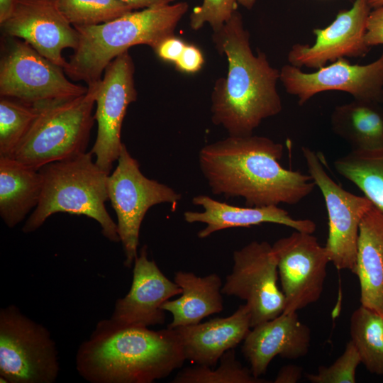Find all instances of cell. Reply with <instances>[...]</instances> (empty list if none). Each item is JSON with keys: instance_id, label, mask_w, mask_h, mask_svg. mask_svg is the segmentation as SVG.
Returning <instances> with one entry per match:
<instances>
[{"instance_id": "1", "label": "cell", "mask_w": 383, "mask_h": 383, "mask_svg": "<svg viewBox=\"0 0 383 383\" xmlns=\"http://www.w3.org/2000/svg\"><path fill=\"white\" fill-rule=\"evenodd\" d=\"M284 145L254 135L233 137L204 146L200 170L213 194L242 197L246 206L294 205L316 186L309 174L283 167Z\"/></svg>"}, {"instance_id": "2", "label": "cell", "mask_w": 383, "mask_h": 383, "mask_svg": "<svg viewBox=\"0 0 383 383\" xmlns=\"http://www.w3.org/2000/svg\"><path fill=\"white\" fill-rule=\"evenodd\" d=\"M212 39L218 53L227 57L228 72L214 84L211 121L229 136L251 135L265 119L282 110L277 87L279 70L270 65L263 52L253 53L250 33L238 11L213 32Z\"/></svg>"}, {"instance_id": "3", "label": "cell", "mask_w": 383, "mask_h": 383, "mask_svg": "<svg viewBox=\"0 0 383 383\" xmlns=\"http://www.w3.org/2000/svg\"><path fill=\"white\" fill-rule=\"evenodd\" d=\"M186 360L175 328L97 323L79 345L76 370L91 383H152L169 376Z\"/></svg>"}, {"instance_id": "4", "label": "cell", "mask_w": 383, "mask_h": 383, "mask_svg": "<svg viewBox=\"0 0 383 383\" xmlns=\"http://www.w3.org/2000/svg\"><path fill=\"white\" fill-rule=\"evenodd\" d=\"M189 9L185 1L132 11L111 21L76 26L79 43L64 68L73 81L87 86L100 80L108 65L136 45L153 49L175 29Z\"/></svg>"}, {"instance_id": "5", "label": "cell", "mask_w": 383, "mask_h": 383, "mask_svg": "<svg viewBox=\"0 0 383 383\" xmlns=\"http://www.w3.org/2000/svg\"><path fill=\"white\" fill-rule=\"evenodd\" d=\"M86 152L74 157L53 162L40 168L43 188L38 206L23 226L32 233L56 213L83 215L95 220L109 240L120 242L117 223L110 216L105 203L109 199V174Z\"/></svg>"}, {"instance_id": "6", "label": "cell", "mask_w": 383, "mask_h": 383, "mask_svg": "<svg viewBox=\"0 0 383 383\" xmlns=\"http://www.w3.org/2000/svg\"><path fill=\"white\" fill-rule=\"evenodd\" d=\"M86 94L40 109L12 158L35 170L87 152L95 121V84Z\"/></svg>"}, {"instance_id": "7", "label": "cell", "mask_w": 383, "mask_h": 383, "mask_svg": "<svg viewBox=\"0 0 383 383\" xmlns=\"http://www.w3.org/2000/svg\"><path fill=\"white\" fill-rule=\"evenodd\" d=\"M0 60V95L38 109L86 94L88 87L71 82L62 67L24 40L4 36Z\"/></svg>"}, {"instance_id": "8", "label": "cell", "mask_w": 383, "mask_h": 383, "mask_svg": "<svg viewBox=\"0 0 383 383\" xmlns=\"http://www.w3.org/2000/svg\"><path fill=\"white\" fill-rule=\"evenodd\" d=\"M60 372L50 331L15 305L0 309V382L53 383Z\"/></svg>"}, {"instance_id": "9", "label": "cell", "mask_w": 383, "mask_h": 383, "mask_svg": "<svg viewBox=\"0 0 383 383\" xmlns=\"http://www.w3.org/2000/svg\"><path fill=\"white\" fill-rule=\"evenodd\" d=\"M117 161L116 169L108 176V195L117 216L124 265L131 268L138 255L140 229L148 209L162 203L176 204L182 196L167 185L146 177L124 143Z\"/></svg>"}, {"instance_id": "10", "label": "cell", "mask_w": 383, "mask_h": 383, "mask_svg": "<svg viewBox=\"0 0 383 383\" xmlns=\"http://www.w3.org/2000/svg\"><path fill=\"white\" fill-rule=\"evenodd\" d=\"M301 152L309 174L320 189L328 217L325 245L330 262L338 270L355 274L360 222L373 204L365 196L345 190L327 173L321 155L304 146Z\"/></svg>"}, {"instance_id": "11", "label": "cell", "mask_w": 383, "mask_h": 383, "mask_svg": "<svg viewBox=\"0 0 383 383\" xmlns=\"http://www.w3.org/2000/svg\"><path fill=\"white\" fill-rule=\"evenodd\" d=\"M233 259V270L223 284L222 294L245 301L252 328L281 314L286 302L277 284V261L272 246L267 241L254 240L235 250Z\"/></svg>"}, {"instance_id": "12", "label": "cell", "mask_w": 383, "mask_h": 383, "mask_svg": "<svg viewBox=\"0 0 383 383\" xmlns=\"http://www.w3.org/2000/svg\"><path fill=\"white\" fill-rule=\"evenodd\" d=\"M134 73L133 60L126 51L108 65L103 77L94 83L97 134L91 152L96 164L109 174L123 145L121 133L127 109L137 99Z\"/></svg>"}, {"instance_id": "13", "label": "cell", "mask_w": 383, "mask_h": 383, "mask_svg": "<svg viewBox=\"0 0 383 383\" xmlns=\"http://www.w3.org/2000/svg\"><path fill=\"white\" fill-rule=\"evenodd\" d=\"M277 258L285 312L316 302L323 291L330 262L325 246L312 233L295 231L272 245Z\"/></svg>"}, {"instance_id": "14", "label": "cell", "mask_w": 383, "mask_h": 383, "mask_svg": "<svg viewBox=\"0 0 383 383\" xmlns=\"http://www.w3.org/2000/svg\"><path fill=\"white\" fill-rule=\"evenodd\" d=\"M279 72L286 91L295 96L300 106L326 91H344L357 100L383 101V52L367 65H353L340 58L313 72L290 64L283 65Z\"/></svg>"}, {"instance_id": "15", "label": "cell", "mask_w": 383, "mask_h": 383, "mask_svg": "<svg viewBox=\"0 0 383 383\" xmlns=\"http://www.w3.org/2000/svg\"><path fill=\"white\" fill-rule=\"evenodd\" d=\"M0 25L4 36L24 40L63 69L67 61L62 50H74L79 43L78 31L60 11L55 0H16Z\"/></svg>"}, {"instance_id": "16", "label": "cell", "mask_w": 383, "mask_h": 383, "mask_svg": "<svg viewBox=\"0 0 383 383\" xmlns=\"http://www.w3.org/2000/svg\"><path fill=\"white\" fill-rule=\"evenodd\" d=\"M371 9L368 0H355L350 9L339 11L327 27L313 29L316 40L312 45L294 44L287 54L289 64L317 70L340 58L365 57L371 49L365 41Z\"/></svg>"}, {"instance_id": "17", "label": "cell", "mask_w": 383, "mask_h": 383, "mask_svg": "<svg viewBox=\"0 0 383 383\" xmlns=\"http://www.w3.org/2000/svg\"><path fill=\"white\" fill-rule=\"evenodd\" d=\"M133 279L128 292L116 300L110 319L121 326L149 327L162 325L165 311L162 304L180 295L182 289L169 279L143 245L133 265Z\"/></svg>"}, {"instance_id": "18", "label": "cell", "mask_w": 383, "mask_h": 383, "mask_svg": "<svg viewBox=\"0 0 383 383\" xmlns=\"http://www.w3.org/2000/svg\"><path fill=\"white\" fill-rule=\"evenodd\" d=\"M311 343V330L296 312L283 311L277 317L251 328L242 352L253 375L265 374L272 359L296 360L305 356Z\"/></svg>"}, {"instance_id": "19", "label": "cell", "mask_w": 383, "mask_h": 383, "mask_svg": "<svg viewBox=\"0 0 383 383\" xmlns=\"http://www.w3.org/2000/svg\"><path fill=\"white\" fill-rule=\"evenodd\" d=\"M251 328L250 310L244 304L228 317L174 328L186 360L211 367L226 351L244 340Z\"/></svg>"}, {"instance_id": "20", "label": "cell", "mask_w": 383, "mask_h": 383, "mask_svg": "<svg viewBox=\"0 0 383 383\" xmlns=\"http://www.w3.org/2000/svg\"><path fill=\"white\" fill-rule=\"evenodd\" d=\"M192 203L201 206L204 211H186L184 218L187 223L206 224V227L197 234L199 238H207L226 228L250 227L264 223L280 224L309 233H313L316 228L313 221L294 218L277 205L240 207L218 201L206 195L194 196Z\"/></svg>"}, {"instance_id": "21", "label": "cell", "mask_w": 383, "mask_h": 383, "mask_svg": "<svg viewBox=\"0 0 383 383\" xmlns=\"http://www.w3.org/2000/svg\"><path fill=\"white\" fill-rule=\"evenodd\" d=\"M355 274L361 305L383 315V211L374 206L360 222Z\"/></svg>"}, {"instance_id": "22", "label": "cell", "mask_w": 383, "mask_h": 383, "mask_svg": "<svg viewBox=\"0 0 383 383\" xmlns=\"http://www.w3.org/2000/svg\"><path fill=\"white\" fill-rule=\"evenodd\" d=\"M174 282L182 289L178 299L167 300L162 309L172 316L168 328L197 324L223 309L222 280L216 273L199 277L192 272L178 271Z\"/></svg>"}, {"instance_id": "23", "label": "cell", "mask_w": 383, "mask_h": 383, "mask_svg": "<svg viewBox=\"0 0 383 383\" xmlns=\"http://www.w3.org/2000/svg\"><path fill=\"white\" fill-rule=\"evenodd\" d=\"M43 188L39 170L12 157H0V216L9 228L38 206Z\"/></svg>"}, {"instance_id": "24", "label": "cell", "mask_w": 383, "mask_h": 383, "mask_svg": "<svg viewBox=\"0 0 383 383\" xmlns=\"http://www.w3.org/2000/svg\"><path fill=\"white\" fill-rule=\"evenodd\" d=\"M331 124L353 150L383 148L382 103L353 99L334 108Z\"/></svg>"}, {"instance_id": "25", "label": "cell", "mask_w": 383, "mask_h": 383, "mask_svg": "<svg viewBox=\"0 0 383 383\" xmlns=\"http://www.w3.org/2000/svg\"><path fill=\"white\" fill-rule=\"evenodd\" d=\"M335 170L383 211V148L352 150L335 160Z\"/></svg>"}, {"instance_id": "26", "label": "cell", "mask_w": 383, "mask_h": 383, "mask_svg": "<svg viewBox=\"0 0 383 383\" xmlns=\"http://www.w3.org/2000/svg\"><path fill=\"white\" fill-rule=\"evenodd\" d=\"M350 333L361 363L370 373L383 375V315L361 305L350 316Z\"/></svg>"}, {"instance_id": "27", "label": "cell", "mask_w": 383, "mask_h": 383, "mask_svg": "<svg viewBox=\"0 0 383 383\" xmlns=\"http://www.w3.org/2000/svg\"><path fill=\"white\" fill-rule=\"evenodd\" d=\"M40 110L15 99L1 97L0 157H12Z\"/></svg>"}, {"instance_id": "28", "label": "cell", "mask_w": 383, "mask_h": 383, "mask_svg": "<svg viewBox=\"0 0 383 383\" xmlns=\"http://www.w3.org/2000/svg\"><path fill=\"white\" fill-rule=\"evenodd\" d=\"M173 383H264L265 379L256 377L250 369L243 367L236 359L233 349L226 351L220 359L216 369L197 365L180 370Z\"/></svg>"}, {"instance_id": "29", "label": "cell", "mask_w": 383, "mask_h": 383, "mask_svg": "<svg viewBox=\"0 0 383 383\" xmlns=\"http://www.w3.org/2000/svg\"><path fill=\"white\" fill-rule=\"evenodd\" d=\"M55 1L60 11L74 26L106 23L134 11L119 0H55Z\"/></svg>"}, {"instance_id": "30", "label": "cell", "mask_w": 383, "mask_h": 383, "mask_svg": "<svg viewBox=\"0 0 383 383\" xmlns=\"http://www.w3.org/2000/svg\"><path fill=\"white\" fill-rule=\"evenodd\" d=\"M256 0H203L201 6L194 8L189 16L190 26L197 30L208 23L213 32L218 30L231 18L240 4L248 9Z\"/></svg>"}, {"instance_id": "31", "label": "cell", "mask_w": 383, "mask_h": 383, "mask_svg": "<svg viewBox=\"0 0 383 383\" xmlns=\"http://www.w3.org/2000/svg\"><path fill=\"white\" fill-rule=\"evenodd\" d=\"M360 363L358 352L350 340L343 354L332 365L321 366L317 373L306 374L305 377L311 383H355Z\"/></svg>"}, {"instance_id": "32", "label": "cell", "mask_w": 383, "mask_h": 383, "mask_svg": "<svg viewBox=\"0 0 383 383\" xmlns=\"http://www.w3.org/2000/svg\"><path fill=\"white\" fill-rule=\"evenodd\" d=\"M204 63V57L201 50L194 44L187 43L174 65L179 72L194 74L202 68Z\"/></svg>"}, {"instance_id": "33", "label": "cell", "mask_w": 383, "mask_h": 383, "mask_svg": "<svg viewBox=\"0 0 383 383\" xmlns=\"http://www.w3.org/2000/svg\"><path fill=\"white\" fill-rule=\"evenodd\" d=\"M186 43L172 35L162 40L152 50L161 60L174 63L182 54Z\"/></svg>"}, {"instance_id": "34", "label": "cell", "mask_w": 383, "mask_h": 383, "mask_svg": "<svg viewBox=\"0 0 383 383\" xmlns=\"http://www.w3.org/2000/svg\"><path fill=\"white\" fill-rule=\"evenodd\" d=\"M365 41L371 48L383 45V6L370 11L367 21Z\"/></svg>"}, {"instance_id": "35", "label": "cell", "mask_w": 383, "mask_h": 383, "mask_svg": "<svg viewBox=\"0 0 383 383\" xmlns=\"http://www.w3.org/2000/svg\"><path fill=\"white\" fill-rule=\"evenodd\" d=\"M302 368L294 365L282 367L278 372L274 383H296L302 376Z\"/></svg>"}, {"instance_id": "36", "label": "cell", "mask_w": 383, "mask_h": 383, "mask_svg": "<svg viewBox=\"0 0 383 383\" xmlns=\"http://www.w3.org/2000/svg\"><path fill=\"white\" fill-rule=\"evenodd\" d=\"M133 10L145 9L171 4L176 0H119Z\"/></svg>"}, {"instance_id": "37", "label": "cell", "mask_w": 383, "mask_h": 383, "mask_svg": "<svg viewBox=\"0 0 383 383\" xmlns=\"http://www.w3.org/2000/svg\"><path fill=\"white\" fill-rule=\"evenodd\" d=\"M16 0H0V23L10 14Z\"/></svg>"}, {"instance_id": "38", "label": "cell", "mask_w": 383, "mask_h": 383, "mask_svg": "<svg viewBox=\"0 0 383 383\" xmlns=\"http://www.w3.org/2000/svg\"><path fill=\"white\" fill-rule=\"evenodd\" d=\"M371 9H376L383 6V0H368Z\"/></svg>"}, {"instance_id": "39", "label": "cell", "mask_w": 383, "mask_h": 383, "mask_svg": "<svg viewBox=\"0 0 383 383\" xmlns=\"http://www.w3.org/2000/svg\"><path fill=\"white\" fill-rule=\"evenodd\" d=\"M382 104H383V101H382Z\"/></svg>"}]
</instances>
